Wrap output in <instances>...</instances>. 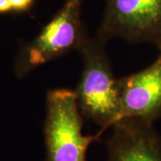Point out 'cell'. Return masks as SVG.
Listing matches in <instances>:
<instances>
[{"label":"cell","mask_w":161,"mask_h":161,"mask_svg":"<svg viewBox=\"0 0 161 161\" xmlns=\"http://www.w3.org/2000/svg\"><path fill=\"white\" fill-rule=\"evenodd\" d=\"M34 0H10L12 12H25L33 5Z\"/></svg>","instance_id":"cell-7"},{"label":"cell","mask_w":161,"mask_h":161,"mask_svg":"<svg viewBox=\"0 0 161 161\" xmlns=\"http://www.w3.org/2000/svg\"><path fill=\"white\" fill-rule=\"evenodd\" d=\"M12 12L10 0H0V14Z\"/></svg>","instance_id":"cell-8"},{"label":"cell","mask_w":161,"mask_h":161,"mask_svg":"<svg viewBox=\"0 0 161 161\" xmlns=\"http://www.w3.org/2000/svg\"><path fill=\"white\" fill-rule=\"evenodd\" d=\"M81 115L75 91L59 88L47 92L43 134L46 161H87V151L98 135L82 132Z\"/></svg>","instance_id":"cell-3"},{"label":"cell","mask_w":161,"mask_h":161,"mask_svg":"<svg viewBox=\"0 0 161 161\" xmlns=\"http://www.w3.org/2000/svg\"><path fill=\"white\" fill-rule=\"evenodd\" d=\"M120 119L154 124L161 116V51L148 67L119 78Z\"/></svg>","instance_id":"cell-5"},{"label":"cell","mask_w":161,"mask_h":161,"mask_svg":"<svg viewBox=\"0 0 161 161\" xmlns=\"http://www.w3.org/2000/svg\"><path fill=\"white\" fill-rule=\"evenodd\" d=\"M111 128L107 161H161V136L153 124L125 118Z\"/></svg>","instance_id":"cell-6"},{"label":"cell","mask_w":161,"mask_h":161,"mask_svg":"<svg viewBox=\"0 0 161 161\" xmlns=\"http://www.w3.org/2000/svg\"><path fill=\"white\" fill-rule=\"evenodd\" d=\"M97 36L148 43L161 51V0H106Z\"/></svg>","instance_id":"cell-4"},{"label":"cell","mask_w":161,"mask_h":161,"mask_svg":"<svg viewBox=\"0 0 161 161\" xmlns=\"http://www.w3.org/2000/svg\"><path fill=\"white\" fill-rule=\"evenodd\" d=\"M106 44L96 35L89 37L80 47L83 65L75 91L81 115L102 130L120 119L119 79L113 73Z\"/></svg>","instance_id":"cell-1"},{"label":"cell","mask_w":161,"mask_h":161,"mask_svg":"<svg viewBox=\"0 0 161 161\" xmlns=\"http://www.w3.org/2000/svg\"><path fill=\"white\" fill-rule=\"evenodd\" d=\"M82 4L83 0H65L36 38L22 48L14 61L18 78L72 50L79 51L89 38L81 19Z\"/></svg>","instance_id":"cell-2"}]
</instances>
